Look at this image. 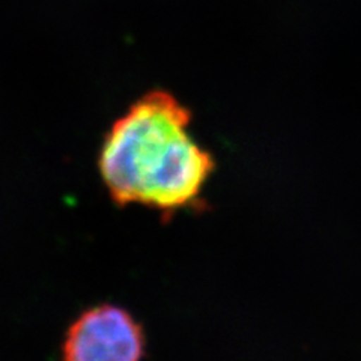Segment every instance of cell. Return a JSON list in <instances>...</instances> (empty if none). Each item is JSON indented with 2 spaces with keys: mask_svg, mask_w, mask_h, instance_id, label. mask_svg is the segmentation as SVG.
<instances>
[{
  "mask_svg": "<svg viewBox=\"0 0 361 361\" xmlns=\"http://www.w3.org/2000/svg\"><path fill=\"white\" fill-rule=\"evenodd\" d=\"M191 121V110L160 89L116 119L98 157L101 179L116 205H142L163 217L197 205L216 160L190 134Z\"/></svg>",
  "mask_w": 361,
  "mask_h": 361,
  "instance_id": "cell-1",
  "label": "cell"
},
{
  "mask_svg": "<svg viewBox=\"0 0 361 361\" xmlns=\"http://www.w3.org/2000/svg\"><path fill=\"white\" fill-rule=\"evenodd\" d=\"M146 349L143 326L127 309L99 304L70 325L62 355L66 361H137Z\"/></svg>",
  "mask_w": 361,
  "mask_h": 361,
  "instance_id": "cell-2",
  "label": "cell"
}]
</instances>
